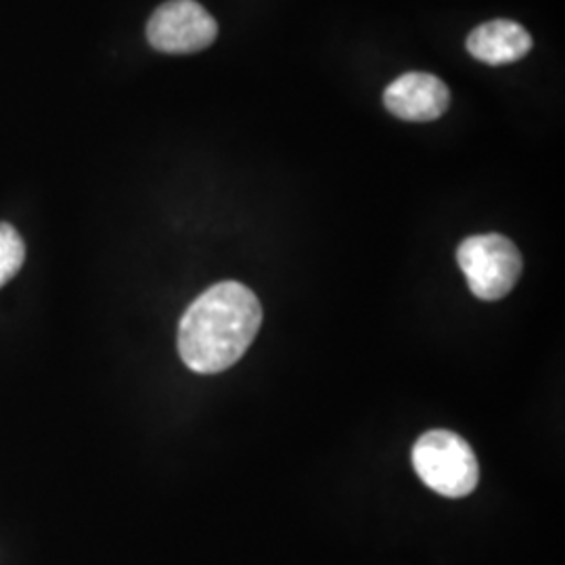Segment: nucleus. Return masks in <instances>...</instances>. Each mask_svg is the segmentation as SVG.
<instances>
[{
  "mask_svg": "<svg viewBox=\"0 0 565 565\" xmlns=\"http://www.w3.org/2000/svg\"><path fill=\"white\" fill-rule=\"evenodd\" d=\"M263 324V306L243 282L205 289L179 324V354L193 373H223L242 361Z\"/></svg>",
  "mask_w": 565,
  "mask_h": 565,
  "instance_id": "1",
  "label": "nucleus"
},
{
  "mask_svg": "<svg viewBox=\"0 0 565 565\" xmlns=\"http://www.w3.org/2000/svg\"><path fill=\"white\" fill-rule=\"evenodd\" d=\"M413 467L427 488L448 499L471 494L480 480L473 448L448 429L425 431L413 446Z\"/></svg>",
  "mask_w": 565,
  "mask_h": 565,
  "instance_id": "2",
  "label": "nucleus"
},
{
  "mask_svg": "<svg viewBox=\"0 0 565 565\" xmlns=\"http://www.w3.org/2000/svg\"><path fill=\"white\" fill-rule=\"evenodd\" d=\"M457 260L471 294L484 302L509 296L524 270L518 245L499 233L467 237L457 249Z\"/></svg>",
  "mask_w": 565,
  "mask_h": 565,
  "instance_id": "3",
  "label": "nucleus"
},
{
  "mask_svg": "<svg viewBox=\"0 0 565 565\" xmlns=\"http://www.w3.org/2000/svg\"><path fill=\"white\" fill-rule=\"evenodd\" d=\"M218 39V23L198 0H168L147 23V41L166 55H191Z\"/></svg>",
  "mask_w": 565,
  "mask_h": 565,
  "instance_id": "4",
  "label": "nucleus"
},
{
  "mask_svg": "<svg viewBox=\"0 0 565 565\" xmlns=\"http://www.w3.org/2000/svg\"><path fill=\"white\" fill-rule=\"evenodd\" d=\"M385 109L406 121H434L445 116L450 105V90L434 74L408 72L387 84Z\"/></svg>",
  "mask_w": 565,
  "mask_h": 565,
  "instance_id": "5",
  "label": "nucleus"
},
{
  "mask_svg": "<svg viewBox=\"0 0 565 565\" xmlns=\"http://www.w3.org/2000/svg\"><path fill=\"white\" fill-rule=\"evenodd\" d=\"M532 49V36L518 21L492 20L478 25L467 36V51L486 65H507L524 60Z\"/></svg>",
  "mask_w": 565,
  "mask_h": 565,
  "instance_id": "6",
  "label": "nucleus"
},
{
  "mask_svg": "<svg viewBox=\"0 0 565 565\" xmlns=\"http://www.w3.org/2000/svg\"><path fill=\"white\" fill-rule=\"evenodd\" d=\"M25 260V243L9 223H0V287L11 281Z\"/></svg>",
  "mask_w": 565,
  "mask_h": 565,
  "instance_id": "7",
  "label": "nucleus"
}]
</instances>
